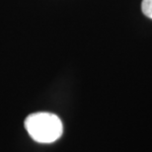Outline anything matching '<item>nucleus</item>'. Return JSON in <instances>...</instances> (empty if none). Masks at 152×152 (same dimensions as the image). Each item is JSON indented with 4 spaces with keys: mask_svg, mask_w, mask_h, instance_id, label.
I'll list each match as a JSON object with an SVG mask.
<instances>
[{
    "mask_svg": "<svg viewBox=\"0 0 152 152\" xmlns=\"http://www.w3.org/2000/svg\"><path fill=\"white\" fill-rule=\"evenodd\" d=\"M25 127L30 136L39 143H51L61 136L63 126L56 115L39 112L29 115L25 120Z\"/></svg>",
    "mask_w": 152,
    "mask_h": 152,
    "instance_id": "f257e3e1",
    "label": "nucleus"
},
{
    "mask_svg": "<svg viewBox=\"0 0 152 152\" xmlns=\"http://www.w3.org/2000/svg\"><path fill=\"white\" fill-rule=\"evenodd\" d=\"M141 10L145 16L152 19V0H142Z\"/></svg>",
    "mask_w": 152,
    "mask_h": 152,
    "instance_id": "f03ea898",
    "label": "nucleus"
}]
</instances>
